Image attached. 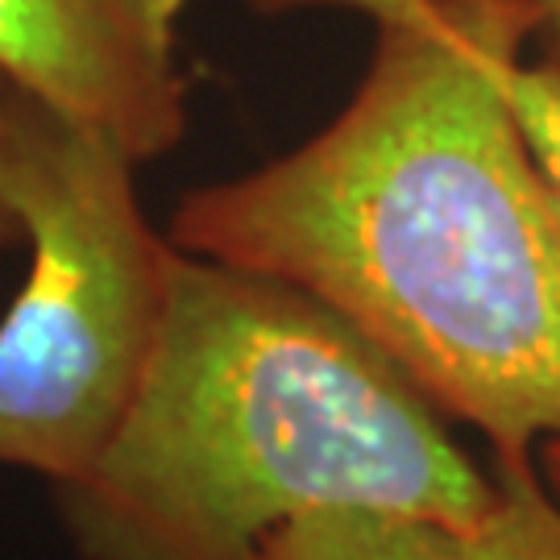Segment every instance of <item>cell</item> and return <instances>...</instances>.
I'll return each instance as SVG.
<instances>
[{"mask_svg":"<svg viewBox=\"0 0 560 560\" xmlns=\"http://www.w3.org/2000/svg\"><path fill=\"white\" fill-rule=\"evenodd\" d=\"M365 13L353 101L300 150L191 191L171 241L300 287L374 340L494 457L560 441V200L499 55L532 30L490 0H254Z\"/></svg>","mask_w":560,"mask_h":560,"instance_id":"1","label":"cell"},{"mask_svg":"<svg viewBox=\"0 0 560 560\" xmlns=\"http://www.w3.org/2000/svg\"><path fill=\"white\" fill-rule=\"evenodd\" d=\"M55 494L83 560H261L282 527L332 506L469 532L494 474L328 303L175 245L138 399L96 465Z\"/></svg>","mask_w":560,"mask_h":560,"instance_id":"2","label":"cell"},{"mask_svg":"<svg viewBox=\"0 0 560 560\" xmlns=\"http://www.w3.org/2000/svg\"><path fill=\"white\" fill-rule=\"evenodd\" d=\"M133 171L120 145L9 88L0 196L30 275L0 320V465L55 490L117 436L166 320L175 241L145 221Z\"/></svg>","mask_w":560,"mask_h":560,"instance_id":"3","label":"cell"},{"mask_svg":"<svg viewBox=\"0 0 560 560\" xmlns=\"http://www.w3.org/2000/svg\"><path fill=\"white\" fill-rule=\"evenodd\" d=\"M183 0H0V83L101 133L129 159H162L187 125Z\"/></svg>","mask_w":560,"mask_h":560,"instance_id":"4","label":"cell"},{"mask_svg":"<svg viewBox=\"0 0 560 560\" xmlns=\"http://www.w3.org/2000/svg\"><path fill=\"white\" fill-rule=\"evenodd\" d=\"M261 560H474V548L465 527L444 520L378 506H332L282 527Z\"/></svg>","mask_w":560,"mask_h":560,"instance_id":"5","label":"cell"},{"mask_svg":"<svg viewBox=\"0 0 560 560\" xmlns=\"http://www.w3.org/2000/svg\"><path fill=\"white\" fill-rule=\"evenodd\" d=\"M465 536L474 560H560V494L532 457H494V502Z\"/></svg>","mask_w":560,"mask_h":560,"instance_id":"6","label":"cell"},{"mask_svg":"<svg viewBox=\"0 0 560 560\" xmlns=\"http://www.w3.org/2000/svg\"><path fill=\"white\" fill-rule=\"evenodd\" d=\"M523 42L506 46L499 55V80L511 101V113L520 120L523 138L548 175L560 200V83L544 71L540 62H523Z\"/></svg>","mask_w":560,"mask_h":560,"instance_id":"7","label":"cell"},{"mask_svg":"<svg viewBox=\"0 0 560 560\" xmlns=\"http://www.w3.org/2000/svg\"><path fill=\"white\" fill-rule=\"evenodd\" d=\"M490 4H499V9H506L511 18H520L523 25L532 30V38H536V30H540L544 21L560 9V0H490Z\"/></svg>","mask_w":560,"mask_h":560,"instance_id":"8","label":"cell"},{"mask_svg":"<svg viewBox=\"0 0 560 560\" xmlns=\"http://www.w3.org/2000/svg\"><path fill=\"white\" fill-rule=\"evenodd\" d=\"M536 42H540V59L536 62H540L544 71L560 83V9L544 21L540 30H536Z\"/></svg>","mask_w":560,"mask_h":560,"instance_id":"9","label":"cell"},{"mask_svg":"<svg viewBox=\"0 0 560 560\" xmlns=\"http://www.w3.org/2000/svg\"><path fill=\"white\" fill-rule=\"evenodd\" d=\"M536 465H540L544 481H548V486H552V490L560 494V441L544 444L540 453H536Z\"/></svg>","mask_w":560,"mask_h":560,"instance_id":"10","label":"cell"},{"mask_svg":"<svg viewBox=\"0 0 560 560\" xmlns=\"http://www.w3.org/2000/svg\"><path fill=\"white\" fill-rule=\"evenodd\" d=\"M21 241V224L18 217H13V208L4 203V196H0V249H9V245H18Z\"/></svg>","mask_w":560,"mask_h":560,"instance_id":"11","label":"cell"},{"mask_svg":"<svg viewBox=\"0 0 560 560\" xmlns=\"http://www.w3.org/2000/svg\"><path fill=\"white\" fill-rule=\"evenodd\" d=\"M4 96H9V88H4V83H0V104H4Z\"/></svg>","mask_w":560,"mask_h":560,"instance_id":"12","label":"cell"}]
</instances>
